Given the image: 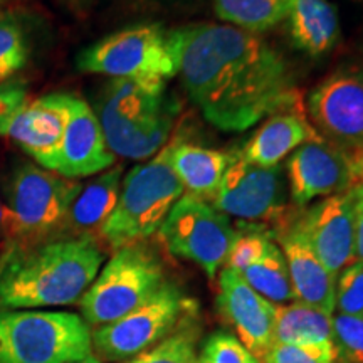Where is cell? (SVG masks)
Wrapping results in <instances>:
<instances>
[{
  "mask_svg": "<svg viewBox=\"0 0 363 363\" xmlns=\"http://www.w3.org/2000/svg\"><path fill=\"white\" fill-rule=\"evenodd\" d=\"M233 157L234 153L192 143H172V167L184 189L187 194L207 202L219 189Z\"/></svg>",
  "mask_w": 363,
  "mask_h": 363,
  "instance_id": "obj_20",
  "label": "cell"
},
{
  "mask_svg": "<svg viewBox=\"0 0 363 363\" xmlns=\"http://www.w3.org/2000/svg\"><path fill=\"white\" fill-rule=\"evenodd\" d=\"M184 194L172 167V145H167L125 177L116 207L99 227V234L113 249L142 242L158 233Z\"/></svg>",
  "mask_w": 363,
  "mask_h": 363,
  "instance_id": "obj_4",
  "label": "cell"
},
{
  "mask_svg": "<svg viewBox=\"0 0 363 363\" xmlns=\"http://www.w3.org/2000/svg\"><path fill=\"white\" fill-rule=\"evenodd\" d=\"M286 174L294 206L303 207L316 197L348 192L357 185L353 155L323 136L294 150L288 157Z\"/></svg>",
  "mask_w": 363,
  "mask_h": 363,
  "instance_id": "obj_13",
  "label": "cell"
},
{
  "mask_svg": "<svg viewBox=\"0 0 363 363\" xmlns=\"http://www.w3.org/2000/svg\"><path fill=\"white\" fill-rule=\"evenodd\" d=\"M0 7H2V0H0ZM0 12H2V11H0Z\"/></svg>",
  "mask_w": 363,
  "mask_h": 363,
  "instance_id": "obj_38",
  "label": "cell"
},
{
  "mask_svg": "<svg viewBox=\"0 0 363 363\" xmlns=\"http://www.w3.org/2000/svg\"><path fill=\"white\" fill-rule=\"evenodd\" d=\"M115 155L108 148L98 116L84 99L71 96V111L62 142L45 167L62 179H83L110 169Z\"/></svg>",
  "mask_w": 363,
  "mask_h": 363,
  "instance_id": "obj_15",
  "label": "cell"
},
{
  "mask_svg": "<svg viewBox=\"0 0 363 363\" xmlns=\"http://www.w3.org/2000/svg\"><path fill=\"white\" fill-rule=\"evenodd\" d=\"M7 234V212L4 202L0 201V235Z\"/></svg>",
  "mask_w": 363,
  "mask_h": 363,
  "instance_id": "obj_36",
  "label": "cell"
},
{
  "mask_svg": "<svg viewBox=\"0 0 363 363\" xmlns=\"http://www.w3.org/2000/svg\"><path fill=\"white\" fill-rule=\"evenodd\" d=\"M217 308L227 325L254 357L261 360L272 345L276 305L262 298L234 269L220 271Z\"/></svg>",
  "mask_w": 363,
  "mask_h": 363,
  "instance_id": "obj_16",
  "label": "cell"
},
{
  "mask_svg": "<svg viewBox=\"0 0 363 363\" xmlns=\"http://www.w3.org/2000/svg\"><path fill=\"white\" fill-rule=\"evenodd\" d=\"M298 222L316 257L335 278L355 261V206L352 190L321 199Z\"/></svg>",
  "mask_w": 363,
  "mask_h": 363,
  "instance_id": "obj_14",
  "label": "cell"
},
{
  "mask_svg": "<svg viewBox=\"0 0 363 363\" xmlns=\"http://www.w3.org/2000/svg\"><path fill=\"white\" fill-rule=\"evenodd\" d=\"M227 217L242 220H272L284 206L281 167H257L234 153L219 189L208 201Z\"/></svg>",
  "mask_w": 363,
  "mask_h": 363,
  "instance_id": "obj_12",
  "label": "cell"
},
{
  "mask_svg": "<svg viewBox=\"0 0 363 363\" xmlns=\"http://www.w3.org/2000/svg\"><path fill=\"white\" fill-rule=\"evenodd\" d=\"M72 94L56 93L33 99L17 115L7 138L30 155L43 169L49 165L62 142L71 111Z\"/></svg>",
  "mask_w": 363,
  "mask_h": 363,
  "instance_id": "obj_17",
  "label": "cell"
},
{
  "mask_svg": "<svg viewBox=\"0 0 363 363\" xmlns=\"http://www.w3.org/2000/svg\"><path fill=\"white\" fill-rule=\"evenodd\" d=\"M269 234L262 230H247V233H238L230 246V251L227 254L224 267L234 271H244L246 267L254 264L262 254L266 252L267 246L271 242Z\"/></svg>",
  "mask_w": 363,
  "mask_h": 363,
  "instance_id": "obj_32",
  "label": "cell"
},
{
  "mask_svg": "<svg viewBox=\"0 0 363 363\" xmlns=\"http://www.w3.org/2000/svg\"><path fill=\"white\" fill-rule=\"evenodd\" d=\"M278 239L291 276L294 301L333 315L337 278L318 259L299 222L284 227Z\"/></svg>",
  "mask_w": 363,
  "mask_h": 363,
  "instance_id": "obj_18",
  "label": "cell"
},
{
  "mask_svg": "<svg viewBox=\"0 0 363 363\" xmlns=\"http://www.w3.org/2000/svg\"><path fill=\"white\" fill-rule=\"evenodd\" d=\"M352 155H353V165H355L357 184L363 185V152L352 153Z\"/></svg>",
  "mask_w": 363,
  "mask_h": 363,
  "instance_id": "obj_35",
  "label": "cell"
},
{
  "mask_svg": "<svg viewBox=\"0 0 363 363\" xmlns=\"http://www.w3.org/2000/svg\"><path fill=\"white\" fill-rule=\"evenodd\" d=\"M177 74L211 125L244 131L298 101L288 62L264 39L224 24L169 33Z\"/></svg>",
  "mask_w": 363,
  "mask_h": 363,
  "instance_id": "obj_1",
  "label": "cell"
},
{
  "mask_svg": "<svg viewBox=\"0 0 363 363\" xmlns=\"http://www.w3.org/2000/svg\"><path fill=\"white\" fill-rule=\"evenodd\" d=\"M30 101L24 81H6L0 84V136H7L17 115Z\"/></svg>",
  "mask_w": 363,
  "mask_h": 363,
  "instance_id": "obj_33",
  "label": "cell"
},
{
  "mask_svg": "<svg viewBox=\"0 0 363 363\" xmlns=\"http://www.w3.org/2000/svg\"><path fill=\"white\" fill-rule=\"evenodd\" d=\"M83 72L116 78L167 81L177 76V59L169 33L158 24L133 26L89 48L76 59Z\"/></svg>",
  "mask_w": 363,
  "mask_h": 363,
  "instance_id": "obj_8",
  "label": "cell"
},
{
  "mask_svg": "<svg viewBox=\"0 0 363 363\" xmlns=\"http://www.w3.org/2000/svg\"><path fill=\"white\" fill-rule=\"evenodd\" d=\"M355 206V261H363V185L350 189Z\"/></svg>",
  "mask_w": 363,
  "mask_h": 363,
  "instance_id": "obj_34",
  "label": "cell"
},
{
  "mask_svg": "<svg viewBox=\"0 0 363 363\" xmlns=\"http://www.w3.org/2000/svg\"><path fill=\"white\" fill-rule=\"evenodd\" d=\"M199 360L203 363H262L227 331H214L203 342Z\"/></svg>",
  "mask_w": 363,
  "mask_h": 363,
  "instance_id": "obj_30",
  "label": "cell"
},
{
  "mask_svg": "<svg viewBox=\"0 0 363 363\" xmlns=\"http://www.w3.org/2000/svg\"><path fill=\"white\" fill-rule=\"evenodd\" d=\"M291 0H214L217 17L246 33H264L288 17Z\"/></svg>",
  "mask_w": 363,
  "mask_h": 363,
  "instance_id": "obj_25",
  "label": "cell"
},
{
  "mask_svg": "<svg viewBox=\"0 0 363 363\" xmlns=\"http://www.w3.org/2000/svg\"><path fill=\"white\" fill-rule=\"evenodd\" d=\"M199 363H203V362H202V360H199Z\"/></svg>",
  "mask_w": 363,
  "mask_h": 363,
  "instance_id": "obj_40",
  "label": "cell"
},
{
  "mask_svg": "<svg viewBox=\"0 0 363 363\" xmlns=\"http://www.w3.org/2000/svg\"><path fill=\"white\" fill-rule=\"evenodd\" d=\"M199 335L201 330L192 316L163 342L121 363H197Z\"/></svg>",
  "mask_w": 363,
  "mask_h": 363,
  "instance_id": "obj_26",
  "label": "cell"
},
{
  "mask_svg": "<svg viewBox=\"0 0 363 363\" xmlns=\"http://www.w3.org/2000/svg\"><path fill=\"white\" fill-rule=\"evenodd\" d=\"M235 234L229 217L190 194L182 195L158 229L170 254L195 262L211 281L224 267Z\"/></svg>",
  "mask_w": 363,
  "mask_h": 363,
  "instance_id": "obj_9",
  "label": "cell"
},
{
  "mask_svg": "<svg viewBox=\"0 0 363 363\" xmlns=\"http://www.w3.org/2000/svg\"><path fill=\"white\" fill-rule=\"evenodd\" d=\"M197 363H199V362H197Z\"/></svg>",
  "mask_w": 363,
  "mask_h": 363,
  "instance_id": "obj_41",
  "label": "cell"
},
{
  "mask_svg": "<svg viewBox=\"0 0 363 363\" xmlns=\"http://www.w3.org/2000/svg\"><path fill=\"white\" fill-rule=\"evenodd\" d=\"M251 288L272 305H288L294 301L291 276L283 251L271 240L266 252L254 264L239 272Z\"/></svg>",
  "mask_w": 363,
  "mask_h": 363,
  "instance_id": "obj_24",
  "label": "cell"
},
{
  "mask_svg": "<svg viewBox=\"0 0 363 363\" xmlns=\"http://www.w3.org/2000/svg\"><path fill=\"white\" fill-rule=\"evenodd\" d=\"M272 343L333 345V315L299 301L278 305Z\"/></svg>",
  "mask_w": 363,
  "mask_h": 363,
  "instance_id": "obj_23",
  "label": "cell"
},
{
  "mask_svg": "<svg viewBox=\"0 0 363 363\" xmlns=\"http://www.w3.org/2000/svg\"><path fill=\"white\" fill-rule=\"evenodd\" d=\"M333 347L337 363H363V316H333Z\"/></svg>",
  "mask_w": 363,
  "mask_h": 363,
  "instance_id": "obj_28",
  "label": "cell"
},
{
  "mask_svg": "<svg viewBox=\"0 0 363 363\" xmlns=\"http://www.w3.org/2000/svg\"><path fill=\"white\" fill-rule=\"evenodd\" d=\"M79 184L26 163L7 185V234L33 238L65 224Z\"/></svg>",
  "mask_w": 363,
  "mask_h": 363,
  "instance_id": "obj_10",
  "label": "cell"
},
{
  "mask_svg": "<svg viewBox=\"0 0 363 363\" xmlns=\"http://www.w3.org/2000/svg\"><path fill=\"white\" fill-rule=\"evenodd\" d=\"M121 177H123V169L115 167L86 184L84 187L81 185L66 217V222L74 233L88 235L86 233L103 225V222L116 207L121 190Z\"/></svg>",
  "mask_w": 363,
  "mask_h": 363,
  "instance_id": "obj_22",
  "label": "cell"
},
{
  "mask_svg": "<svg viewBox=\"0 0 363 363\" xmlns=\"http://www.w3.org/2000/svg\"><path fill=\"white\" fill-rule=\"evenodd\" d=\"M288 19L293 43L310 56H323L340 38L337 9L328 0H291Z\"/></svg>",
  "mask_w": 363,
  "mask_h": 363,
  "instance_id": "obj_21",
  "label": "cell"
},
{
  "mask_svg": "<svg viewBox=\"0 0 363 363\" xmlns=\"http://www.w3.org/2000/svg\"><path fill=\"white\" fill-rule=\"evenodd\" d=\"M315 130L350 153L363 152V71L342 67L311 89L306 101Z\"/></svg>",
  "mask_w": 363,
  "mask_h": 363,
  "instance_id": "obj_11",
  "label": "cell"
},
{
  "mask_svg": "<svg viewBox=\"0 0 363 363\" xmlns=\"http://www.w3.org/2000/svg\"><path fill=\"white\" fill-rule=\"evenodd\" d=\"M93 355V331L69 311H0V363H74Z\"/></svg>",
  "mask_w": 363,
  "mask_h": 363,
  "instance_id": "obj_5",
  "label": "cell"
},
{
  "mask_svg": "<svg viewBox=\"0 0 363 363\" xmlns=\"http://www.w3.org/2000/svg\"><path fill=\"white\" fill-rule=\"evenodd\" d=\"M335 310L363 316V261H353L340 271L335 281Z\"/></svg>",
  "mask_w": 363,
  "mask_h": 363,
  "instance_id": "obj_29",
  "label": "cell"
},
{
  "mask_svg": "<svg viewBox=\"0 0 363 363\" xmlns=\"http://www.w3.org/2000/svg\"><path fill=\"white\" fill-rule=\"evenodd\" d=\"M179 104L162 79L116 78L103 91L98 121L113 155L155 157L165 147Z\"/></svg>",
  "mask_w": 363,
  "mask_h": 363,
  "instance_id": "obj_3",
  "label": "cell"
},
{
  "mask_svg": "<svg viewBox=\"0 0 363 363\" xmlns=\"http://www.w3.org/2000/svg\"><path fill=\"white\" fill-rule=\"evenodd\" d=\"M29 48L24 26L13 12H0V84L27 65Z\"/></svg>",
  "mask_w": 363,
  "mask_h": 363,
  "instance_id": "obj_27",
  "label": "cell"
},
{
  "mask_svg": "<svg viewBox=\"0 0 363 363\" xmlns=\"http://www.w3.org/2000/svg\"><path fill=\"white\" fill-rule=\"evenodd\" d=\"M165 283L155 252L140 242L120 247L81 296V315L89 326L113 323L143 305Z\"/></svg>",
  "mask_w": 363,
  "mask_h": 363,
  "instance_id": "obj_6",
  "label": "cell"
},
{
  "mask_svg": "<svg viewBox=\"0 0 363 363\" xmlns=\"http://www.w3.org/2000/svg\"><path fill=\"white\" fill-rule=\"evenodd\" d=\"M74 363H103V362L99 360L98 357H94V355H89L88 358H84V360H79V362H74Z\"/></svg>",
  "mask_w": 363,
  "mask_h": 363,
  "instance_id": "obj_37",
  "label": "cell"
},
{
  "mask_svg": "<svg viewBox=\"0 0 363 363\" xmlns=\"http://www.w3.org/2000/svg\"><path fill=\"white\" fill-rule=\"evenodd\" d=\"M0 267H2V261H0Z\"/></svg>",
  "mask_w": 363,
  "mask_h": 363,
  "instance_id": "obj_39",
  "label": "cell"
},
{
  "mask_svg": "<svg viewBox=\"0 0 363 363\" xmlns=\"http://www.w3.org/2000/svg\"><path fill=\"white\" fill-rule=\"evenodd\" d=\"M197 315V305L174 283H165L143 305L113 323L93 331V350L99 360L125 362L170 337L189 318Z\"/></svg>",
  "mask_w": 363,
  "mask_h": 363,
  "instance_id": "obj_7",
  "label": "cell"
},
{
  "mask_svg": "<svg viewBox=\"0 0 363 363\" xmlns=\"http://www.w3.org/2000/svg\"><path fill=\"white\" fill-rule=\"evenodd\" d=\"M104 261L89 235L59 239L17 252L0 267V305L49 308L78 303Z\"/></svg>",
  "mask_w": 363,
  "mask_h": 363,
  "instance_id": "obj_2",
  "label": "cell"
},
{
  "mask_svg": "<svg viewBox=\"0 0 363 363\" xmlns=\"http://www.w3.org/2000/svg\"><path fill=\"white\" fill-rule=\"evenodd\" d=\"M262 363H337L333 345L272 343L261 358Z\"/></svg>",
  "mask_w": 363,
  "mask_h": 363,
  "instance_id": "obj_31",
  "label": "cell"
},
{
  "mask_svg": "<svg viewBox=\"0 0 363 363\" xmlns=\"http://www.w3.org/2000/svg\"><path fill=\"white\" fill-rule=\"evenodd\" d=\"M315 126L310 125L301 113L279 111L254 133L246 143L240 157L257 167H278L283 158L308 142L320 138Z\"/></svg>",
  "mask_w": 363,
  "mask_h": 363,
  "instance_id": "obj_19",
  "label": "cell"
}]
</instances>
